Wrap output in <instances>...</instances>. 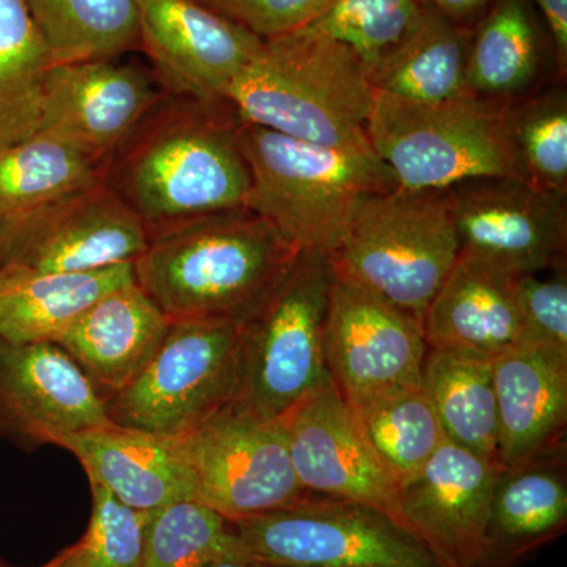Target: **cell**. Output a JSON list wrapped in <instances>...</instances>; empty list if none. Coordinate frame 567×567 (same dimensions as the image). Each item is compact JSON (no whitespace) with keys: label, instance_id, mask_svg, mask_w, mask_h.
Listing matches in <instances>:
<instances>
[{"label":"cell","instance_id":"obj_1","mask_svg":"<svg viewBox=\"0 0 567 567\" xmlns=\"http://www.w3.org/2000/svg\"><path fill=\"white\" fill-rule=\"evenodd\" d=\"M240 118L227 102L164 93L102 166V181L148 233L171 224L245 207L248 164Z\"/></svg>","mask_w":567,"mask_h":567},{"label":"cell","instance_id":"obj_2","mask_svg":"<svg viewBox=\"0 0 567 567\" xmlns=\"http://www.w3.org/2000/svg\"><path fill=\"white\" fill-rule=\"evenodd\" d=\"M298 254L274 224L241 207L151 230L134 276L169 320L245 323Z\"/></svg>","mask_w":567,"mask_h":567},{"label":"cell","instance_id":"obj_3","mask_svg":"<svg viewBox=\"0 0 567 567\" xmlns=\"http://www.w3.org/2000/svg\"><path fill=\"white\" fill-rule=\"evenodd\" d=\"M375 91L342 44L301 29L264 40L235 76L226 102L241 123L338 151H372L368 125Z\"/></svg>","mask_w":567,"mask_h":567},{"label":"cell","instance_id":"obj_4","mask_svg":"<svg viewBox=\"0 0 567 567\" xmlns=\"http://www.w3.org/2000/svg\"><path fill=\"white\" fill-rule=\"evenodd\" d=\"M248 164L245 207L274 224L300 252L333 257L365 197L398 188L374 151H338L240 123Z\"/></svg>","mask_w":567,"mask_h":567},{"label":"cell","instance_id":"obj_5","mask_svg":"<svg viewBox=\"0 0 567 567\" xmlns=\"http://www.w3.org/2000/svg\"><path fill=\"white\" fill-rule=\"evenodd\" d=\"M507 104L477 96L416 103L375 92L369 144L406 189H447L475 178H525Z\"/></svg>","mask_w":567,"mask_h":567},{"label":"cell","instance_id":"obj_6","mask_svg":"<svg viewBox=\"0 0 567 567\" xmlns=\"http://www.w3.org/2000/svg\"><path fill=\"white\" fill-rule=\"evenodd\" d=\"M461 245L446 189H391L365 197L334 252L336 276L423 320Z\"/></svg>","mask_w":567,"mask_h":567},{"label":"cell","instance_id":"obj_7","mask_svg":"<svg viewBox=\"0 0 567 567\" xmlns=\"http://www.w3.org/2000/svg\"><path fill=\"white\" fill-rule=\"evenodd\" d=\"M333 259L300 252L241 330V386L234 405L260 420L286 416L330 379L323 357Z\"/></svg>","mask_w":567,"mask_h":567},{"label":"cell","instance_id":"obj_8","mask_svg":"<svg viewBox=\"0 0 567 567\" xmlns=\"http://www.w3.org/2000/svg\"><path fill=\"white\" fill-rule=\"evenodd\" d=\"M244 323L171 320L158 350L130 385L107 399L111 423L185 435L238 401Z\"/></svg>","mask_w":567,"mask_h":567},{"label":"cell","instance_id":"obj_9","mask_svg":"<svg viewBox=\"0 0 567 567\" xmlns=\"http://www.w3.org/2000/svg\"><path fill=\"white\" fill-rule=\"evenodd\" d=\"M229 529L234 546L265 567H440L393 518L324 496L229 522Z\"/></svg>","mask_w":567,"mask_h":567},{"label":"cell","instance_id":"obj_10","mask_svg":"<svg viewBox=\"0 0 567 567\" xmlns=\"http://www.w3.org/2000/svg\"><path fill=\"white\" fill-rule=\"evenodd\" d=\"M196 502L227 522L301 505L311 494L295 473L281 420L227 406L181 435Z\"/></svg>","mask_w":567,"mask_h":567},{"label":"cell","instance_id":"obj_11","mask_svg":"<svg viewBox=\"0 0 567 567\" xmlns=\"http://www.w3.org/2000/svg\"><path fill=\"white\" fill-rule=\"evenodd\" d=\"M148 229L103 181L0 226V268L80 274L134 264Z\"/></svg>","mask_w":567,"mask_h":567},{"label":"cell","instance_id":"obj_12","mask_svg":"<svg viewBox=\"0 0 567 567\" xmlns=\"http://www.w3.org/2000/svg\"><path fill=\"white\" fill-rule=\"evenodd\" d=\"M427 350L420 317L336 276L323 357L352 409L421 386Z\"/></svg>","mask_w":567,"mask_h":567},{"label":"cell","instance_id":"obj_13","mask_svg":"<svg viewBox=\"0 0 567 567\" xmlns=\"http://www.w3.org/2000/svg\"><path fill=\"white\" fill-rule=\"evenodd\" d=\"M446 199L462 254L511 276L565 267L567 197L488 177L451 186Z\"/></svg>","mask_w":567,"mask_h":567},{"label":"cell","instance_id":"obj_14","mask_svg":"<svg viewBox=\"0 0 567 567\" xmlns=\"http://www.w3.org/2000/svg\"><path fill=\"white\" fill-rule=\"evenodd\" d=\"M281 423L295 473L308 494L372 507L405 527L401 484L369 445L331 377Z\"/></svg>","mask_w":567,"mask_h":567},{"label":"cell","instance_id":"obj_15","mask_svg":"<svg viewBox=\"0 0 567 567\" xmlns=\"http://www.w3.org/2000/svg\"><path fill=\"white\" fill-rule=\"evenodd\" d=\"M140 50L164 92L197 102H226L235 76L264 40L197 0H134Z\"/></svg>","mask_w":567,"mask_h":567},{"label":"cell","instance_id":"obj_16","mask_svg":"<svg viewBox=\"0 0 567 567\" xmlns=\"http://www.w3.org/2000/svg\"><path fill=\"white\" fill-rule=\"evenodd\" d=\"M155 76L117 59L52 66L39 133L69 145L100 171L163 99Z\"/></svg>","mask_w":567,"mask_h":567},{"label":"cell","instance_id":"obj_17","mask_svg":"<svg viewBox=\"0 0 567 567\" xmlns=\"http://www.w3.org/2000/svg\"><path fill=\"white\" fill-rule=\"evenodd\" d=\"M107 423L106 399L61 346L0 338V439L31 453Z\"/></svg>","mask_w":567,"mask_h":567},{"label":"cell","instance_id":"obj_18","mask_svg":"<svg viewBox=\"0 0 567 567\" xmlns=\"http://www.w3.org/2000/svg\"><path fill=\"white\" fill-rule=\"evenodd\" d=\"M502 468L445 440L423 468L402 481V520L439 566L486 563L492 495Z\"/></svg>","mask_w":567,"mask_h":567},{"label":"cell","instance_id":"obj_19","mask_svg":"<svg viewBox=\"0 0 567 567\" xmlns=\"http://www.w3.org/2000/svg\"><path fill=\"white\" fill-rule=\"evenodd\" d=\"M123 505L141 513L196 499V483L182 436L153 434L114 423L58 440Z\"/></svg>","mask_w":567,"mask_h":567},{"label":"cell","instance_id":"obj_20","mask_svg":"<svg viewBox=\"0 0 567 567\" xmlns=\"http://www.w3.org/2000/svg\"><path fill=\"white\" fill-rule=\"evenodd\" d=\"M503 468L563 450L567 423V353L517 346L492 360Z\"/></svg>","mask_w":567,"mask_h":567},{"label":"cell","instance_id":"obj_21","mask_svg":"<svg viewBox=\"0 0 567 567\" xmlns=\"http://www.w3.org/2000/svg\"><path fill=\"white\" fill-rule=\"evenodd\" d=\"M171 320L137 282L95 301L55 344L110 399L130 385L169 330Z\"/></svg>","mask_w":567,"mask_h":567},{"label":"cell","instance_id":"obj_22","mask_svg":"<svg viewBox=\"0 0 567 567\" xmlns=\"http://www.w3.org/2000/svg\"><path fill=\"white\" fill-rule=\"evenodd\" d=\"M514 279L458 252L453 270L424 312L429 349L495 358L520 346Z\"/></svg>","mask_w":567,"mask_h":567},{"label":"cell","instance_id":"obj_23","mask_svg":"<svg viewBox=\"0 0 567 567\" xmlns=\"http://www.w3.org/2000/svg\"><path fill=\"white\" fill-rule=\"evenodd\" d=\"M563 450L502 468L487 525L488 565L516 567L566 532L567 477Z\"/></svg>","mask_w":567,"mask_h":567},{"label":"cell","instance_id":"obj_24","mask_svg":"<svg viewBox=\"0 0 567 567\" xmlns=\"http://www.w3.org/2000/svg\"><path fill=\"white\" fill-rule=\"evenodd\" d=\"M136 282L134 264L80 274L0 268V338L14 344L58 342L95 301Z\"/></svg>","mask_w":567,"mask_h":567},{"label":"cell","instance_id":"obj_25","mask_svg":"<svg viewBox=\"0 0 567 567\" xmlns=\"http://www.w3.org/2000/svg\"><path fill=\"white\" fill-rule=\"evenodd\" d=\"M546 39L532 0H496L470 37L466 87L487 102L511 104L543 87Z\"/></svg>","mask_w":567,"mask_h":567},{"label":"cell","instance_id":"obj_26","mask_svg":"<svg viewBox=\"0 0 567 567\" xmlns=\"http://www.w3.org/2000/svg\"><path fill=\"white\" fill-rule=\"evenodd\" d=\"M468 44L470 35L461 24L424 6L415 29L369 71V82L375 92L416 103L470 95Z\"/></svg>","mask_w":567,"mask_h":567},{"label":"cell","instance_id":"obj_27","mask_svg":"<svg viewBox=\"0 0 567 567\" xmlns=\"http://www.w3.org/2000/svg\"><path fill=\"white\" fill-rule=\"evenodd\" d=\"M492 360L429 349L421 385L434 405L447 442L502 466Z\"/></svg>","mask_w":567,"mask_h":567},{"label":"cell","instance_id":"obj_28","mask_svg":"<svg viewBox=\"0 0 567 567\" xmlns=\"http://www.w3.org/2000/svg\"><path fill=\"white\" fill-rule=\"evenodd\" d=\"M54 65L107 61L140 50L134 0H24Z\"/></svg>","mask_w":567,"mask_h":567},{"label":"cell","instance_id":"obj_29","mask_svg":"<svg viewBox=\"0 0 567 567\" xmlns=\"http://www.w3.org/2000/svg\"><path fill=\"white\" fill-rule=\"evenodd\" d=\"M52 66L24 0H0V148L39 133Z\"/></svg>","mask_w":567,"mask_h":567},{"label":"cell","instance_id":"obj_30","mask_svg":"<svg viewBox=\"0 0 567 567\" xmlns=\"http://www.w3.org/2000/svg\"><path fill=\"white\" fill-rule=\"evenodd\" d=\"M100 182L95 164L47 134L0 148V226Z\"/></svg>","mask_w":567,"mask_h":567},{"label":"cell","instance_id":"obj_31","mask_svg":"<svg viewBox=\"0 0 567 567\" xmlns=\"http://www.w3.org/2000/svg\"><path fill=\"white\" fill-rule=\"evenodd\" d=\"M361 431L399 484L415 475L445 442L423 385L353 409Z\"/></svg>","mask_w":567,"mask_h":567},{"label":"cell","instance_id":"obj_32","mask_svg":"<svg viewBox=\"0 0 567 567\" xmlns=\"http://www.w3.org/2000/svg\"><path fill=\"white\" fill-rule=\"evenodd\" d=\"M507 128L525 181L567 197V89L548 85L507 104Z\"/></svg>","mask_w":567,"mask_h":567},{"label":"cell","instance_id":"obj_33","mask_svg":"<svg viewBox=\"0 0 567 567\" xmlns=\"http://www.w3.org/2000/svg\"><path fill=\"white\" fill-rule=\"evenodd\" d=\"M420 0H331L308 31L342 44L369 73L415 29Z\"/></svg>","mask_w":567,"mask_h":567},{"label":"cell","instance_id":"obj_34","mask_svg":"<svg viewBox=\"0 0 567 567\" xmlns=\"http://www.w3.org/2000/svg\"><path fill=\"white\" fill-rule=\"evenodd\" d=\"M229 522L196 499L151 514L142 567H205L229 546Z\"/></svg>","mask_w":567,"mask_h":567},{"label":"cell","instance_id":"obj_35","mask_svg":"<svg viewBox=\"0 0 567 567\" xmlns=\"http://www.w3.org/2000/svg\"><path fill=\"white\" fill-rule=\"evenodd\" d=\"M91 522L78 543L76 567H142L152 513L123 505L100 484L91 483Z\"/></svg>","mask_w":567,"mask_h":567},{"label":"cell","instance_id":"obj_36","mask_svg":"<svg viewBox=\"0 0 567 567\" xmlns=\"http://www.w3.org/2000/svg\"><path fill=\"white\" fill-rule=\"evenodd\" d=\"M522 344L567 353V279L565 270L551 278L522 275L514 279Z\"/></svg>","mask_w":567,"mask_h":567},{"label":"cell","instance_id":"obj_37","mask_svg":"<svg viewBox=\"0 0 567 567\" xmlns=\"http://www.w3.org/2000/svg\"><path fill=\"white\" fill-rule=\"evenodd\" d=\"M260 40L276 39L308 28L331 0H197Z\"/></svg>","mask_w":567,"mask_h":567},{"label":"cell","instance_id":"obj_38","mask_svg":"<svg viewBox=\"0 0 567 567\" xmlns=\"http://www.w3.org/2000/svg\"><path fill=\"white\" fill-rule=\"evenodd\" d=\"M546 22L555 65L565 76L567 69V0H535Z\"/></svg>","mask_w":567,"mask_h":567},{"label":"cell","instance_id":"obj_39","mask_svg":"<svg viewBox=\"0 0 567 567\" xmlns=\"http://www.w3.org/2000/svg\"><path fill=\"white\" fill-rule=\"evenodd\" d=\"M424 6L432 7L440 13L445 14L451 21L461 24L462 21L470 20L480 13L484 7L494 0H420Z\"/></svg>","mask_w":567,"mask_h":567},{"label":"cell","instance_id":"obj_40","mask_svg":"<svg viewBox=\"0 0 567 567\" xmlns=\"http://www.w3.org/2000/svg\"><path fill=\"white\" fill-rule=\"evenodd\" d=\"M230 532V529H229ZM205 567H264L259 563L245 557L237 547L234 546L233 536H230L229 546L224 548L221 554L216 555Z\"/></svg>","mask_w":567,"mask_h":567},{"label":"cell","instance_id":"obj_41","mask_svg":"<svg viewBox=\"0 0 567 567\" xmlns=\"http://www.w3.org/2000/svg\"><path fill=\"white\" fill-rule=\"evenodd\" d=\"M78 551H80V546L76 543L74 546L65 548L61 554L55 555L50 563L41 567H76Z\"/></svg>","mask_w":567,"mask_h":567},{"label":"cell","instance_id":"obj_42","mask_svg":"<svg viewBox=\"0 0 567 567\" xmlns=\"http://www.w3.org/2000/svg\"><path fill=\"white\" fill-rule=\"evenodd\" d=\"M440 567H453V566H440ZM473 567H505V566L488 565V563H484V565L473 566Z\"/></svg>","mask_w":567,"mask_h":567},{"label":"cell","instance_id":"obj_43","mask_svg":"<svg viewBox=\"0 0 567 567\" xmlns=\"http://www.w3.org/2000/svg\"><path fill=\"white\" fill-rule=\"evenodd\" d=\"M265 567V566H264Z\"/></svg>","mask_w":567,"mask_h":567}]
</instances>
